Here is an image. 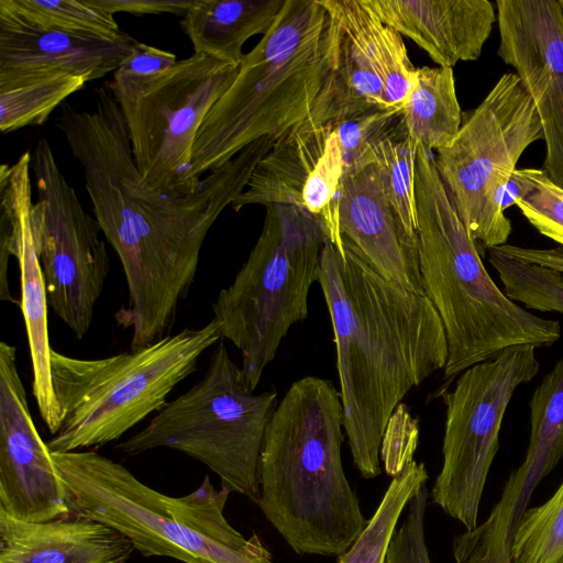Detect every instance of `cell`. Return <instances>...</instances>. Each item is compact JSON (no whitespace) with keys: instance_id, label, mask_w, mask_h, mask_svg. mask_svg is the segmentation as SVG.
<instances>
[{"instance_id":"6da1fadb","label":"cell","mask_w":563,"mask_h":563,"mask_svg":"<svg viewBox=\"0 0 563 563\" xmlns=\"http://www.w3.org/2000/svg\"><path fill=\"white\" fill-rule=\"evenodd\" d=\"M95 93L89 111L65 102L55 125L81 168L93 216L120 260L129 298L115 320L131 329L135 350L169 334L208 232L243 192L276 139L251 143L201 178L194 191L167 196L142 178L110 89L102 86Z\"/></svg>"},{"instance_id":"7a4b0ae2","label":"cell","mask_w":563,"mask_h":563,"mask_svg":"<svg viewBox=\"0 0 563 563\" xmlns=\"http://www.w3.org/2000/svg\"><path fill=\"white\" fill-rule=\"evenodd\" d=\"M343 239V255L325 241L317 283L333 330L344 434L354 466L374 478L390 418L412 388L444 369L448 342L426 294L390 283Z\"/></svg>"},{"instance_id":"3957f363","label":"cell","mask_w":563,"mask_h":563,"mask_svg":"<svg viewBox=\"0 0 563 563\" xmlns=\"http://www.w3.org/2000/svg\"><path fill=\"white\" fill-rule=\"evenodd\" d=\"M343 435L340 391L318 376L294 382L272 415L256 504L297 554L340 556L368 521L343 470Z\"/></svg>"},{"instance_id":"277c9868","label":"cell","mask_w":563,"mask_h":563,"mask_svg":"<svg viewBox=\"0 0 563 563\" xmlns=\"http://www.w3.org/2000/svg\"><path fill=\"white\" fill-rule=\"evenodd\" d=\"M415 209L423 290L446 335V379L507 347H545L560 339L559 321L529 312L495 284L448 195L433 155L421 144L415 165Z\"/></svg>"},{"instance_id":"5b68a950","label":"cell","mask_w":563,"mask_h":563,"mask_svg":"<svg viewBox=\"0 0 563 563\" xmlns=\"http://www.w3.org/2000/svg\"><path fill=\"white\" fill-rule=\"evenodd\" d=\"M70 515L125 536L145 558L183 563H273L256 534L246 539L224 516L230 492L208 475L184 496L165 495L122 464L88 451L53 453Z\"/></svg>"},{"instance_id":"8992f818","label":"cell","mask_w":563,"mask_h":563,"mask_svg":"<svg viewBox=\"0 0 563 563\" xmlns=\"http://www.w3.org/2000/svg\"><path fill=\"white\" fill-rule=\"evenodd\" d=\"M325 20L320 0H285L205 118L185 174L187 194L251 143L277 139L308 118L328 67Z\"/></svg>"},{"instance_id":"52a82bcc","label":"cell","mask_w":563,"mask_h":563,"mask_svg":"<svg viewBox=\"0 0 563 563\" xmlns=\"http://www.w3.org/2000/svg\"><path fill=\"white\" fill-rule=\"evenodd\" d=\"M222 340L214 318L141 349L102 358L68 356L52 349L51 376L59 429L46 443L67 453L114 442L168 402L200 356Z\"/></svg>"},{"instance_id":"ba28073f","label":"cell","mask_w":563,"mask_h":563,"mask_svg":"<svg viewBox=\"0 0 563 563\" xmlns=\"http://www.w3.org/2000/svg\"><path fill=\"white\" fill-rule=\"evenodd\" d=\"M262 232L233 282L212 305L222 339L242 355V377L252 391L289 329L308 314L328 240L309 212L285 205L265 207Z\"/></svg>"},{"instance_id":"9c48e42d","label":"cell","mask_w":563,"mask_h":563,"mask_svg":"<svg viewBox=\"0 0 563 563\" xmlns=\"http://www.w3.org/2000/svg\"><path fill=\"white\" fill-rule=\"evenodd\" d=\"M276 399L274 389L247 388L221 340L202 378L115 449L128 456L155 449L181 452L211 470L221 487L257 503L261 453Z\"/></svg>"},{"instance_id":"30bf717a","label":"cell","mask_w":563,"mask_h":563,"mask_svg":"<svg viewBox=\"0 0 563 563\" xmlns=\"http://www.w3.org/2000/svg\"><path fill=\"white\" fill-rule=\"evenodd\" d=\"M540 140L533 101L511 71L462 119L453 142L435 152L440 178L479 250L507 244L512 228L501 210L504 192L522 153Z\"/></svg>"},{"instance_id":"8fae6325","label":"cell","mask_w":563,"mask_h":563,"mask_svg":"<svg viewBox=\"0 0 563 563\" xmlns=\"http://www.w3.org/2000/svg\"><path fill=\"white\" fill-rule=\"evenodd\" d=\"M239 69L240 64L192 54L151 76L113 73L106 86L121 111L135 165L153 189L187 195L196 136Z\"/></svg>"},{"instance_id":"7c38bea8","label":"cell","mask_w":563,"mask_h":563,"mask_svg":"<svg viewBox=\"0 0 563 563\" xmlns=\"http://www.w3.org/2000/svg\"><path fill=\"white\" fill-rule=\"evenodd\" d=\"M533 345L510 346L462 372L442 390L445 422L443 462L431 501L465 530L478 523L487 476L499 449V433L516 389L533 379L540 362Z\"/></svg>"},{"instance_id":"4fadbf2b","label":"cell","mask_w":563,"mask_h":563,"mask_svg":"<svg viewBox=\"0 0 563 563\" xmlns=\"http://www.w3.org/2000/svg\"><path fill=\"white\" fill-rule=\"evenodd\" d=\"M31 172L37 192L32 225L48 306L81 340L90 330L110 272L102 232L59 169L45 137L31 152Z\"/></svg>"},{"instance_id":"5bb4252c","label":"cell","mask_w":563,"mask_h":563,"mask_svg":"<svg viewBox=\"0 0 563 563\" xmlns=\"http://www.w3.org/2000/svg\"><path fill=\"white\" fill-rule=\"evenodd\" d=\"M320 1L329 58L307 120L323 125L376 109L399 112L417 71L402 36L364 0Z\"/></svg>"},{"instance_id":"9a60e30c","label":"cell","mask_w":563,"mask_h":563,"mask_svg":"<svg viewBox=\"0 0 563 563\" xmlns=\"http://www.w3.org/2000/svg\"><path fill=\"white\" fill-rule=\"evenodd\" d=\"M342 180L335 125H314L306 119L275 140L231 207L234 211L250 205L302 209L320 222L327 239L344 254L339 223Z\"/></svg>"},{"instance_id":"2e32d148","label":"cell","mask_w":563,"mask_h":563,"mask_svg":"<svg viewBox=\"0 0 563 563\" xmlns=\"http://www.w3.org/2000/svg\"><path fill=\"white\" fill-rule=\"evenodd\" d=\"M31 152L25 151L12 165L0 168V297L12 303L7 277L9 256H14L20 267L21 298L19 306L24 319L33 380L32 394L40 416L51 435L59 429V415L55 402L47 323V294L36 251L32 225Z\"/></svg>"},{"instance_id":"e0dca14e","label":"cell","mask_w":563,"mask_h":563,"mask_svg":"<svg viewBox=\"0 0 563 563\" xmlns=\"http://www.w3.org/2000/svg\"><path fill=\"white\" fill-rule=\"evenodd\" d=\"M498 56L521 79L545 142L543 170L563 188V16L558 0H497Z\"/></svg>"},{"instance_id":"ac0fdd59","label":"cell","mask_w":563,"mask_h":563,"mask_svg":"<svg viewBox=\"0 0 563 563\" xmlns=\"http://www.w3.org/2000/svg\"><path fill=\"white\" fill-rule=\"evenodd\" d=\"M16 352L0 343V510L27 522L68 517L65 487L30 412Z\"/></svg>"},{"instance_id":"d6986e66","label":"cell","mask_w":563,"mask_h":563,"mask_svg":"<svg viewBox=\"0 0 563 563\" xmlns=\"http://www.w3.org/2000/svg\"><path fill=\"white\" fill-rule=\"evenodd\" d=\"M137 41L100 38L31 24L0 0V89L69 75L93 81L114 73Z\"/></svg>"},{"instance_id":"ffe728a7","label":"cell","mask_w":563,"mask_h":563,"mask_svg":"<svg viewBox=\"0 0 563 563\" xmlns=\"http://www.w3.org/2000/svg\"><path fill=\"white\" fill-rule=\"evenodd\" d=\"M343 238L398 287L424 294L417 234L407 231L388 200L377 165L344 176L339 200Z\"/></svg>"},{"instance_id":"44dd1931","label":"cell","mask_w":563,"mask_h":563,"mask_svg":"<svg viewBox=\"0 0 563 563\" xmlns=\"http://www.w3.org/2000/svg\"><path fill=\"white\" fill-rule=\"evenodd\" d=\"M380 20L442 67L482 55L497 11L489 0H364Z\"/></svg>"},{"instance_id":"7402d4cb","label":"cell","mask_w":563,"mask_h":563,"mask_svg":"<svg viewBox=\"0 0 563 563\" xmlns=\"http://www.w3.org/2000/svg\"><path fill=\"white\" fill-rule=\"evenodd\" d=\"M134 551L99 521L70 515L27 522L0 510V563H128Z\"/></svg>"},{"instance_id":"603a6c76","label":"cell","mask_w":563,"mask_h":563,"mask_svg":"<svg viewBox=\"0 0 563 563\" xmlns=\"http://www.w3.org/2000/svg\"><path fill=\"white\" fill-rule=\"evenodd\" d=\"M285 0H195L179 21L194 54L241 64L243 45L265 34Z\"/></svg>"},{"instance_id":"cb8c5ba5","label":"cell","mask_w":563,"mask_h":563,"mask_svg":"<svg viewBox=\"0 0 563 563\" xmlns=\"http://www.w3.org/2000/svg\"><path fill=\"white\" fill-rule=\"evenodd\" d=\"M400 115L415 142L430 152L448 147L455 139L463 119L453 68H417L415 85Z\"/></svg>"},{"instance_id":"d4e9b609","label":"cell","mask_w":563,"mask_h":563,"mask_svg":"<svg viewBox=\"0 0 563 563\" xmlns=\"http://www.w3.org/2000/svg\"><path fill=\"white\" fill-rule=\"evenodd\" d=\"M529 408V445L514 472L534 489L563 456V357L534 389Z\"/></svg>"},{"instance_id":"484cf974","label":"cell","mask_w":563,"mask_h":563,"mask_svg":"<svg viewBox=\"0 0 563 563\" xmlns=\"http://www.w3.org/2000/svg\"><path fill=\"white\" fill-rule=\"evenodd\" d=\"M428 478L424 464L415 460L394 476L374 515L338 563H385L401 512Z\"/></svg>"},{"instance_id":"4316f807","label":"cell","mask_w":563,"mask_h":563,"mask_svg":"<svg viewBox=\"0 0 563 563\" xmlns=\"http://www.w3.org/2000/svg\"><path fill=\"white\" fill-rule=\"evenodd\" d=\"M418 143L408 134L400 111L372 144L388 200L408 232L416 233L415 165Z\"/></svg>"},{"instance_id":"83f0119b","label":"cell","mask_w":563,"mask_h":563,"mask_svg":"<svg viewBox=\"0 0 563 563\" xmlns=\"http://www.w3.org/2000/svg\"><path fill=\"white\" fill-rule=\"evenodd\" d=\"M86 84L79 77L55 75L0 89L1 132L43 124L57 107Z\"/></svg>"},{"instance_id":"f1b7e54d","label":"cell","mask_w":563,"mask_h":563,"mask_svg":"<svg viewBox=\"0 0 563 563\" xmlns=\"http://www.w3.org/2000/svg\"><path fill=\"white\" fill-rule=\"evenodd\" d=\"M517 206L542 235L563 246V188L541 168H516L504 192L501 210Z\"/></svg>"},{"instance_id":"f546056e","label":"cell","mask_w":563,"mask_h":563,"mask_svg":"<svg viewBox=\"0 0 563 563\" xmlns=\"http://www.w3.org/2000/svg\"><path fill=\"white\" fill-rule=\"evenodd\" d=\"M510 556L511 563H563V482L545 503L525 510Z\"/></svg>"},{"instance_id":"4dcf8cb0","label":"cell","mask_w":563,"mask_h":563,"mask_svg":"<svg viewBox=\"0 0 563 563\" xmlns=\"http://www.w3.org/2000/svg\"><path fill=\"white\" fill-rule=\"evenodd\" d=\"M33 25L45 30L100 38L122 34L114 15L90 7L85 0H2Z\"/></svg>"},{"instance_id":"1f68e13d","label":"cell","mask_w":563,"mask_h":563,"mask_svg":"<svg viewBox=\"0 0 563 563\" xmlns=\"http://www.w3.org/2000/svg\"><path fill=\"white\" fill-rule=\"evenodd\" d=\"M488 251V262L497 272L505 295L526 308L563 313V277L551 268L516 260L497 247Z\"/></svg>"},{"instance_id":"d6a6232c","label":"cell","mask_w":563,"mask_h":563,"mask_svg":"<svg viewBox=\"0 0 563 563\" xmlns=\"http://www.w3.org/2000/svg\"><path fill=\"white\" fill-rule=\"evenodd\" d=\"M397 113L376 109L333 123L342 153L343 177L374 164L373 141Z\"/></svg>"},{"instance_id":"836d02e7","label":"cell","mask_w":563,"mask_h":563,"mask_svg":"<svg viewBox=\"0 0 563 563\" xmlns=\"http://www.w3.org/2000/svg\"><path fill=\"white\" fill-rule=\"evenodd\" d=\"M428 497L423 484L409 501L406 518L393 534L385 563H431L424 532Z\"/></svg>"},{"instance_id":"e575fe53","label":"cell","mask_w":563,"mask_h":563,"mask_svg":"<svg viewBox=\"0 0 563 563\" xmlns=\"http://www.w3.org/2000/svg\"><path fill=\"white\" fill-rule=\"evenodd\" d=\"M417 422H394L390 418L380 446L385 472L394 477L413 461L418 444Z\"/></svg>"},{"instance_id":"d590c367","label":"cell","mask_w":563,"mask_h":563,"mask_svg":"<svg viewBox=\"0 0 563 563\" xmlns=\"http://www.w3.org/2000/svg\"><path fill=\"white\" fill-rule=\"evenodd\" d=\"M176 63L177 57L174 53L137 41L131 54L115 71L126 76L145 77L164 71Z\"/></svg>"},{"instance_id":"8d00e7d4","label":"cell","mask_w":563,"mask_h":563,"mask_svg":"<svg viewBox=\"0 0 563 563\" xmlns=\"http://www.w3.org/2000/svg\"><path fill=\"white\" fill-rule=\"evenodd\" d=\"M87 4L114 15L126 12L134 15L172 13L184 15L195 0H85Z\"/></svg>"},{"instance_id":"74e56055","label":"cell","mask_w":563,"mask_h":563,"mask_svg":"<svg viewBox=\"0 0 563 563\" xmlns=\"http://www.w3.org/2000/svg\"><path fill=\"white\" fill-rule=\"evenodd\" d=\"M563 16V0H558Z\"/></svg>"}]
</instances>
